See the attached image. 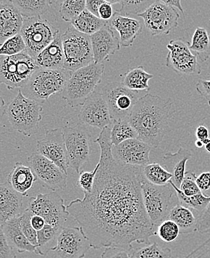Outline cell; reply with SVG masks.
I'll return each mask as SVG.
<instances>
[{"label":"cell","instance_id":"obj_38","mask_svg":"<svg viewBox=\"0 0 210 258\" xmlns=\"http://www.w3.org/2000/svg\"><path fill=\"white\" fill-rule=\"evenodd\" d=\"M86 9V0H65L60 5L59 14L62 20L71 23Z\"/></svg>","mask_w":210,"mask_h":258},{"label":"cell","instance_id":"obj_5","mask_svg":"<svg viewBox=\"0 0 210 258\" xmlns=\"http://www.w3.org/2000/svg\"><path fill=\"white\" fill-rule=\"evenodd\" d=\"M42 112V104L25 96L20 89L6 108V115L11 125L27 137L38 133Z\"/></svg>","mask_w":210,"mask_h":258},{"label":"cell","instance_id":"obj_55","mask_svg":"<svg viewBox=\"0 0 210 258\" xmlns=\"http://www.w3.org/2000/svg\"><path fill=\"white\" fill-rule=\"evenodd\" d=\"M6 108H7V105H6L4 99L0 94V123H1L5 114H6Z\"/></svg>","mask_w":210,"mask_h":258},{"label":"cell","instance_id":"obj_50","mask_svg":"<svg viewBox=\"0 0 210 258\" xmlns=\"http://www.w3.org/2000/svg\"><path fill=\"white\" fill-rule=\"evenodd\" d=\"M114 15L113 6L110 3H105L100 6L99 9V18L105 21H110Z\"/></svg>","mask_w":210,"mask_h":258},{"label":"cell","instance_id":"obj_54","mask_svg":"<svg viewBox=\"0 0 210 258\" xmlns=\"http://www.w3.org/2000/svg\"><path fill=\"white\" fill-rule=\"evenodd\" d=\"M158 1L163 2V3L169 5V6L174 7V9H178L184 15V11H183V7H182L181 0H158Z\"/></svg>","mask_w":210,"mask_h":258},{"label":"cell","instance_id":"obj_12","mask_svg":"<svg viewBox=\"0 0 210 258\" xmlns=\"http://www.w3.org/2000/svg\"><path fill=\"white\" fill-rule=\"evenodd\" d=\"M137 16L143 19L146 29L152 36L169 35L178 26L180 18L174 7L158 0Z\"/></svg>","mask_w":210,"mask_h":258},{"label":"cell","instance_id":"obj_58","mask_svg":"<svg viewBox=\"0 0 210 258\" xmlns=\"http://www.w3.org/2000/svg\"><path fill=\"white\" fill-rule=\"evenodd\" d=\"M107 3H110L111 5L118 4V3H121L122 0H104Z\"/></svg>","mask_w":210,"mask_h":258},{"label":"cell","instance_id":"obj_36","mask_svg":"<svg viewBox=\"0 0 210 258\" xmlns=\"http://www.w3.org/2000/svg\"><path fill=\"white\" fill-rule=\"evenodd\" d=\"M142 173L146 181L155 185L168 184L173 178L172 173L158 163L142 166Z\"/></svg>","mask_w":210,"mask_h":258},{"label":"cell","instance_id":"obj_31","mask_svg":"<svg viewBox=\"0 0 210 258\" xmlns=\"http://www.w3.org/2000/svg\"><path fill=\"white\" fill-rule=\"evenodd\" d=\"M108 22L102 20L85 9L71 22L74 29L85 35H91L102 29Z\"/></svg>","mask_w":210,"mask_h":258},{"label":"cell","instance_id":"obj_39","mask_svg":"<svg viewBox=\"0 0 210 258\" xmlns=\"http://www.w3.org/2000/svg\"><path fill=\"white\" fill-rule=\"evenodd\" d=\"M157 0H122L119 12L124 16L142 13Z\"/></svg>","mask_w":210,"mask_h":258},{"label":"cell","instance_id":"obj_56","mask_svg":"<svg viewBox=\"0 0 210 258\" xmlns=\"http://www.w3.org/2000/svg\"><path fill=\"white\" fill-rule=\"evenodd\" d=\"M65 0H49V5L50 6H57V5L62 4V2Z\"/></svg>","mask_w":210,"mask_h":258},{"label":"cell","instance_id":"obj_23","mask_svg":"<svg viewBox=\"0 0 210 258\" xmlns=\"http://www.w3.org/2000/svg\"><path fill=\"white\" fill-rule=\"evenodd\" d=\"M23 20V15L12 2L0 6V46L8 39L20 34Z\"/></svg>","mask_w":210,"mask_h":258},{"label":"cell","instance_id":"obj_51","mask_svg":"<svg viewBox=\"0 0 210 258\" xmlns=\"http://www.w3.org/2000/svg\"><path fill=\"white\" fill-rule=\"evenodd\" d=\"M104 3V0H86V9L99 18V9Z\"/></svg>","mask_w":210,"mask_h":258},{"label":"cell","instance_id":"obj_48","mask_svg":"<svg viewBox=\"0 0 210 258\" xmlns=\"http://www.w3.org/2000/svg\"><path fill=\"white\" fill-rule=\"evenodd\" d=\"M196 182L202 194L210 197V172H204L196 178Z\"/></svg>","mask_w":210,"mask_h":258},{"label":"cell","instance_id":"obj_4","mask_svg":"<svg viewBox=\"0 0 210 258\" xmlns=\"http://www.w3.org/2000/svg\"><path fill=\"white\" fill-rule=\"evenodd\" d=\"M105 71L103 63L95 62L72 73L62 91V98L71 108L80 106L95 91Z\"/></svg>","mask_w":210,"mask_h":258},{"label":"cell","instance_id":"obj_45","mask_svg":"<svg viewBox=\"0 0 210 258\" xmlns=\"http://www.w3.org/2000/svg\"><path fill=\"white\" fill-rule=\"evenodd\" d=\"M132 251L118 246L107 247L101 258H131Z\"/></svg>","mask_w":210,"mask_h":258},{"label":"cell","instance_id":"obj_32","mask_svg":"<svg viewBox=\"0 0 210 258\" xmlns=\"http://www.w3.org/2000/svg\"><path fill=\"white\" fill-rule=\"evenodd\" d=\"M189 49L202 62L206 61L210 57V35L203 27H197L191 38Z\"/></svg>","mask_w":210,"mask_h":258},{"label":"cell","instance_id":"obj_35","mask_svg":"<svg viewBox=\"0 0 210 258\" xmlns=\"http://www.w3.org/2000/svg\"><path fill=\"white\" fill-rule=\"evenodd\" d=\"M170 182L174 186L177 197H178L179 201L181 205L190 208L192 211L197 212L199 215H200L205 211L210 203V197H206L202 192L188 197L180 190L178 186H176L175 184L173 182L172 179L171 180Z\"/></svg>","mask_w":210,"mask_h":258},{"label":"cell","instance_id":"obj_57","mask_svg":"<svg viewBox=\"0 0 210 258\" xmlns=\"http://www.w3.org/2000/svg\"><path fill=\"white\" fill-rule=\"evenodd\" d=\"M194 144H195L196 147L198 148V149H201L202 147H204L203 141H200V140H197Z\"/></svg>","mask_w":210,"mask_h":258},{"label":"cell","instance_id":"obj_24","mask_svg":"<svg viewBox=\"0 0 210 258\" xmlns=\"http://www.w3.org/2000/svg\"><path fill=\"white\" fill-rule=\"evenodd\" d=\"M191 157L192 153L191 151L183 147H180L175 153L168 152L163 157V166L172 173V181L178 187H180L186 174V163Z\"/></svg>","mask_w":210,"mask_h":258},{"label":"cell","instance_id":"obj_29","mask_svg":"<svg viewBox=\"0 0 210 258\" xmlns=\"http://www.w3.org/2000/svg\"><path fill=\"white\" fill-rule=\"evenodd\" d=\"M153 78V75L148 74L144 67L138 66L121 75V83L132 91H149L148 82Z\"/></svg>","mask_w":210,"mask_h":258},{"label":"cell","instance_id":"obj_11","mask_svg":"<svg viewBox=\"0 0 210 258\" xmlns=\"http://www.w3.org/2000/svg\"><path fill=\"white\" fill-rule=\"evenodd\" d=\"M63 132L69 167L79 174L81 168L89 160V132L82 123L65 126Z\"/></svg>","mask_w":210,"mask_h":258},{"label":"cell","instance_id":"obj_43","mask_svg":"<svg viewBox=\"0 0 210 258\" xmlns=\"http://www.w3.org/2000/svg\"><path fill=\"white\" fill-rule=\"evenodd\" d=\"M196 178L197 175L194 172L191 170L186 171L184 178L179 187L185 195L191 197L201 192L196 182Z\"/></svg>","mask_w":210,"mask_h":258},{"label":"cell","instance_id":"obj_49","mask_svg":"<svg viewBox=\"0 0 210 258\" xmlns=\"http://www.w3.org/2000/svg\"><path fill=\"white\" fill-rule=\"evenodd\" d=\"M196 91L206 99L210 106V80L199 79L196 84Z\"/></svg>","mask_w":210,"mask_h":258},{"label":"cell","instance_id":"obj_19","mask_svg":"<svg viewBox=\"0 0 210 258\" xmlns=\"http://www.w3.org/2000/svg\"><path fill=\"white\" fill-rule=\"evenodd\" d=\"M151 149L150 145L135 138L113 146V153L117 160L127 165L144 166L150 163Z\"/></svg>","mask_w":210,"mask_h":258},{"label":"cell","instance_id":"obj_6","mask_svg":"<svg viewBox=\"0 0 210 258\" xmlns=\"http://www.w3.org/2000/svg\"><path fill=\"white\" fill-rule=\"evenodd\" d=\"M72 71L61 69H43L39 68L21 88L25 96L43 104L52 95L63 91Z\"/></svg>","mask_w":210,"mask_h":258},{"label":"cell","instance_id":"obj_14","mask_svg":"<svg viewBox=\"0 0 210 258\" xmlns=\"http://www.w3.org/2000/svg\"><path fill=\"white\" fill-rule=\"evenodd\" d=\"M190 43L183 39L172 40L167 45L169 53L166 65L176 74L193 76L201 74L202 70L197 55L189 49Z\"/></svg>","mask_w":210,"mask_h":258},{"label":"cell","instance_id":"obj_13","mask_svg":"<svg viewBox=\"0 0 210 258\" xmlns=\"http://www.w3.org/2000/svg\"><path fill=\"white\" fill-rule=\"evenodd\" d=\"M113 120L128 119L134 105L139 99V92L132 91L121 82L107 84L101 91Z\"/></svg>","mask_w":210,"mask_h":258},{"label":"cell","instance_id":"obj_60","mask_svg":"<svg viewBox=\"0 0 210 258\" xmlns=\"http://www.w3.org/2000/svg\"><path fill=\"white\" fill-rule=\"evenodd\" d=\"M12 1V0H0V6L3 4H5V3H9V2Z\"/></svg>","mask_w":210,"mask_h":258},{"label":"cell","instance_id":"obj_21","mask_svg":"<svg viewBox=\"0 0 210 258\" xmlns=\"http://www.w3.org/2000/svg\"><path fill=\"white\" fill-rule=\"evenodd\" d=\"M93 55L95 63H102L110 55L120 50V39L115 35L114 31L109 23L99 31L90 35Z\"/></svg>","mask_w":210,"mask_h":258},{"label":"cell","instance_id":"obj_59","mask_svg":"<svg viewBox=\"0 0 210 258\" xmlns=\"http://www.w3.org/2000/svg\"><path fill=\"white\" fill-rule=\"evenodd\" d=\"M205 149H206V152H209L210 154V139L209 140V141H208L207 143H206V144L204 145Z\"/></svg>","mask_w":210,"mask_h":258},{"label":"cell","instance_id":"obj_26","mask_svg":"<svg viewBox=\"0 0 210 258\" xmlns=\"http://www.w3.org/2000/svg\"><path fill=\"white\" fill-rule=\"evenodd\" d=\"M3 227V231L9 245L19 253L35 252L36 246L31 244L22 231L20 225V217H15L6 222Z\"/></svg>","mask_w":210,"mask_h":258},{"label":"cell","instance_id":"obj_30","mask_svg":"<svg viewBox=\"0 0 210 258\" xmlns=\"http://www.w3.org/2000/svg\"><path fill=\"white\" fill-rule=\"evenodd\" d=\"M62 229L46 224L40 231H37L38 245L35 253L39 255L46 256L48 253L57 248L58 237Z\"/></svg>","mask_w":210,"mask_h":258},{"label":"cell","instance_id":"obj_47","mask_svg":"<svg viewBox=\"0 0 210 258\" xmlns=\"http://www.w3.org/2000/svg\"><path fill=\"white\" fill-rule=\"evenodd\" d=\"M197 231L200 234L210 232V203L205 211L199 217Z\"/></svg>","mask_w":210,"mask_h":258},{"label":"cell","instance_id":"obj_20","mask_svg":"<svg viewBox=\"0 0 210 258\" xmlns=\"http://www.w3.org/2000/svg\"><path fill=\"white\" fill-rule=\"evenodd\" d=\"M24 197L8 181L0 182V225L25 212L28 205H25Z\"/></svg>","mask_w":210,"mask_h":258},{"label":"cell","instance_id":"obj_18","mask_svg":"<svg viewBox=\"0 0 210 258\" xmlns=\"http://www.w3.org/2000/svg\"><path fill=\"white\" fill-rule=\"evenodd\" d=\"M38 153L54 162L68 175V154L65 147L63 128L47 130L44 138L37 142Z\"/></svg>","mask_w":210,"mask_h":258},{"label":"cell","instance_id":"obj_15","mask_svg":"<svg viewBox=\"0 0 210 258\" xmlns=\"http://www.w3.org/2000/svg\"><path fill=\"white\" fill-rule=\"evenodd\" d=\"M27 163L43 187L55 192L64 190L67 187L68 175L38 152L32 154L28 158Z\"/></svg>","mask_w":210,"mask_h":258},{"label":"cell","instance_id":"obj_42","mask_svg":"<svg viewBox=\"0 0 210 258\" xmlns=\"http://www.w3.org/2000/svg\"><path fill=\"white\" fill-rule=\"evenodd\" d=\"M33 213L31 212L29 209H26L25 212L20 217V225L24 235L31 244L37 246L38 245V239H37V231L34 229L31 224Z\"/></svg>","mask_w":210,"mask_h":258},{"label":"cell","instance_id":"obj_2","mask_svg":"<svg viewBox=\"0 0 210 258\" xmlns=\"http://www.w3.org/2000/svg\"><path fill=\"white\" fill-rule=\"evenodd\" d=\"M172 99L155 95L140 97L134 105L128 119L138 134V139L152 148H157L170 130L174 116Z\"/></svg>","mask_w":210,"mask_h":258},{"label":"cell","instance_id":"obj_10","mask_svg":"<svg viewBox=\"0 0 210 258\" xmlns=\"http://www.w3.org/2000/svg\"><path fill=\"white\" fill-rule=\"evenodd\" d=\"M64 202L63 198L57 192L52 191L31 197L28 202L27 209L35 215L41 217L46 224L62 229L70 215Z\"/></svg>","mask_w":210,"mask_h":258},{"label":"cell","instance_id":"obj_27","mask_svg":"<svg viewBox=\"0 0 210 258\" xmlns=\"http://www.w3.org/2000/svg\"><path fill=\"white\" fill-rule=\"evenodd\" d=\"M36 181V176L32 169L21 163H16L7 178L8 182L13 189L25 197H28V192Z\"/></svg>","mask_w":210,"mask_h":258},{"label":"cell","instance_id":"obj_9","mask_svg":"<svg viewBox=\"0 0 210 258\" xmlns=\"http://www.w3.org/2000/svg\"><path fill=\"white\" fill-rule=\"evenodd\" d=\"M20 35L26 43V52L34 59L50 44L59 34V30L48 20L40 16L23 20Z\"/></svg>","mask_w":210,"mask_h":258},{"label":"cell","instance_id":"obj_28","mask_svg":"<svg viewBox=\"0 0 210 258\" xmlns=\"http://www.w3.org/2000/svg\"><path fill=\"white\" fill-rule=\"evenodd\" d=\"M190 208L178 204L173 208L168 220H172L180 228V234H189L196 232L198 229V214Z\"/></svg>","mask_w":210,"mask_h":258},{"label":"cell","instance_id":"obj_40","mask_svg":"<svg viewBox=\"0 0 210 258\" xmlns=\"http://www.w3.org/2000/svg\"><path fill=\"white\" fill-rule=\"evenodd\" d=\"M26 43L20 34L15 35L0 46V55H15L26 52Z\"/></svg>","mask_w":210,"mask_h":258},{"label":"cell","instance_id":"obj_34","mask_svg":"<svg viewBox=\"0 0 210 258\" xmlns=\"http://www.w3.org/2000/svg\"><path fill=\"white\" fill-rule=\"evenodd\" d=\"M138 138V134L128 119L113 120L111 125V141L117 146L124 141Z\"/></svg>","mask_w":210,"mask_h":258},{"label":"cell","instance_id":"obj_17","mask_svg":"<svg viewBox=\"0 0 210 258\" xmlns=\"http://www.w3.org/2000/svg\"><path fill=\"white\" fill-rule=\"evenodd\" d=\"M79 119L83 125L101 130L113 124V119L102 93L94 91L85 100L79 111Z\"/></svg>","mask_w":210,"mask_h":258},{"label":"cell","instance_id":"obj_3","mask_svg":"<svg viewBox=\"0 0 210 258\" xmlns=\"http://www.w3.org/2000/svg\"><path fill=\"white\" fill-rule=\"evenodd\" d=\"M141 194L144 208L156 234L159 225L169 219L173 208L180 204L178 197L170 181L165 185H155L144 179Z\"/></svg>","mask_w":210,"mask_h":258},{"label":"cell","instance_id":"obj_52","mask_svg":"<svg viewBox=\"0 0 210 258\" xmlns=\"http://www.w3.org/2000/svg\"><path fill=\"white\" fill-rule=\"evenodd\" d=\"M196 138L197 140L203 141V144H206L209 141V132L207 127L205 125H200L196 129Z\"/></svg>","mask_w":210,"mask_h":258},{"label":"cell","instance_id":"obj_7","mask_svg":"<svg viewBox=\"0 0 210 258\" xmlns=\"http://www.w3.org/2000/svg\"><path fill=\"white\" fill-rule=\"evenodd\" d=\"M65 54L64 69L74 71L94 62L90 35L68 28L62 35Z\"/></svg>","mask_w":210,"mask_h":258},{"label":"cell","instance_id":"obj_44","mask_svg":"<svg viewBox=\"0 0 210 258\" xmlns=\"http://www.w3.org/2000/svg\"><path fill=\"white\" fill-rule=\"evenodd\" d=\"M98 167L99 166L97 164L92 172H82L79 173L77 186H79L84 192H90L92 190Z\"/></svg>","mask_w":210,"mask_h":258},{"label":"cell","instance_id":"obj_37","mask_svg":"<svg viewBox=\"0 0 210 258\" xmlns=\"http://www.w3.org/2000/svg\"><path fill=\"white\" fill-rule=\"evenodd\" d=\"M172 251L169 247H163L156 242L133 250L131 258H172Z\"/></svg>","mask_w":210,"mask_h":258},{"label":"cell","instance_id":"obj_41","mask_svg":"<svg viewBox=\"0 0 210 258\" xmlns=\"http://www.w3.org/2000/svg\"><path fill=\"white\" fill-rule=\"evenodd\" d=\"M180 234V228L175 222L171 220H166L162 222L156 230V236L163 242L168 243L177 240Z\"/></svg>","mask_w":210,"mask_h":258},{"label":"cell","instance_id":"obj_8","mask_svg":"<svg viewBox=\"0 0 210 258\" xmlns=\"http://www.w3.org/2000/svg\"><path fill=\"white\" fill-rule=\"evenodd\" d=\"M38 68L35 59L26 52L0 55V85H6L9 90L22 88Z\"/></svg>","mask_w":210,"mask_h":258},{"label":"cell","instance_id":"obj_22","mask_svg":"<svg viewBox=\"0 0 210 258\" xmlns=\"http://www.w3.org/2000/svg\"><path fill=\"white\" fill-rule=\"evenodd\" d=\"M109 25L119 34L120 43L123 47L133 46L137 37L142 32L143 24L140 20L121 15L115 12L113 18L108 21Z\"/></svg>","mask_w":210,"mask_h":258},{"label":"cell","instance_id":"obj_33","mask_svg":"<svg viewBox=\"0 0 210 258\" xmlns=\"http://www.w3.org/2000/svg\"><path fill=\"white\" fill-rule=\"evenodd\" d=\"M12 3L23 18L41 16L49 10V0H12Z\"/></svg>","mask_w":210,"mask_h":258},{"label":"cell","instance_id":"obj_16","mask_svg":"<svg viewBox=\"0 0 210 258\" xmlns=\"http://www.w3.org/2000/svg\"><path fill=\"white\" fill-rule=\"evenodd\" d=\"M91 248V242L79 227H64L58 237L55 258H84Z\"/></svg>","mask_w":210,"mask_h":258},{"label":"cell","instance_id":"obj_53","mask_svg":"<svg viewBox=\"0 0 210 258\" xmlns=\"http://www.w3.org/2000/svg\"><path fill=\"white\" fill-rule=\"evenodd\" d=\"M31 224H32V227L35 231H38L41 230L43 227L46 225V222L41 217L38 215H32V218H31Z\"/></svg>","mask_w":210,"mask_h":258},{"label":"cell","instance_id":"obj_46","mask_svg":"<svg viewBox=\"0 0 210 258\" xmlns=\"http://www.w3.org/2000/svg\"><path fill=\"white\" fill-rule=\"evenodd\" d=\"M0 258H17L14 248L6 239L2 225H0Z\"/></svg>","mask_w":210,"mask_h":258},{"label":"cell","instance_id":"obj_1","mask_svg":"<svg viewBox=\"0 0 210 258\" xmlns=\"http://www.w3.org/2000/svg\"><path fill=\"white\" fill-rule=\"evenodd\" d=\"M96 143L100 157L92 190L67 206L94 249L118 246L133 251V243H150L156 236L144 208L142 166L115 158L111 125L101 130Z\"/></svg>","mask_w":210,"mask_h":258},{"label":"cell","instance_id":"obj_25","mask_svg":"<svg viewBox=\"0 0 210 258\" xmlns=\"http://www.w3.org/2000/svg\"><path fill=\"white\" fill-rule=\"evenodd\" d=\"M37 65L43 69L63 68L65 62L62 35L59 34L54 41L43 49L35 58Z\"/></svg>","mask_w":210,"mask_h":258}]
</instances>
